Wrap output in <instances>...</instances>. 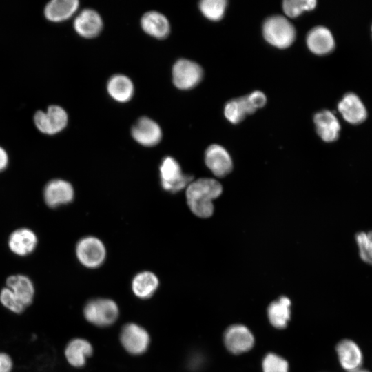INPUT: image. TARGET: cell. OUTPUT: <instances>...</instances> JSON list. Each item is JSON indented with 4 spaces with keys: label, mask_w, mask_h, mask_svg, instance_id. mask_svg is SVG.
Listing matches in <instances>:
<instances>
[{
    "label": "cell",
    "mask_w": 372,
    "mask_h": 372,
    "mask_svg": "<svg viewBox=\"0 0 372 372\" xmlns=\"http://www.w3.org/2000/svg\"><path fill=\"white\" fill-rule=\"evenodd\" d=\"M141 24L147 34L157 39L166 37L170 31L169 23L166 17L156 11L144 14Z\"/></svg>",
    "instance_id": "cell-23"
},
{
    "label": "cell",
    "mask_w": 372,
    "mask_h": 372,
    "mask_svg": "<svg viewBox=\"0 0 372 372\" xmlns=\"http://www.w3.org/2000/svg\"><path fill=\"white\" fill-rule=\"evenodd\" d=\"M338 360L348 372L359 369L362 363V353L358 344L351 340H343L336 346Z\"/></svg>",
    "instance_id": "cell-18"
},
{
    "label": "cell",
    "mask_w": 372,
    "mask_h": 372,
    "mask_svg": "<svg viewBox=\"0 0 372 372\" xmlns=\"http://www.w3.org/2000/svg\"><path fill=\"white\" fill-rule=\"evenodd\" d=\"M9 165V156L6 150L0 146V173L5 171Z\"/></svg>",
    "instance_id": "cell-34"
},
{
    "label": "cell",
    "mask_w": 372,
    "mask_h": 372,
    "mask_svg": "<svg viewBox=\"0 0 372 372\" xmlns=\"http://www.w3.org/2000/svg\"><path fill=\"white\" fill-rule=\"evenodd\" d=\"M75 254L78 261L85 267L96 269L105 261L106 249L103 242L94 236H85L76 243Z\"/></svg>",
    "instance_id": "cell-5"
},
{
    "label": "cell",
    "mask_w": 372,
    "mask_h": 372,
    "mask_svg": "<svg viewBox=\"0 0 372 372\" xmlns=\"http://www.w3.org/2000/svg\"><path fill=\"white\" fill-rule=\"evenodd\" d=\"M246 96L251 105L256 110L258 108L262 107L266 103V96L260 91H254Z\"/></svg>",
    "instance_id": "cell-32"
},
{
    "label": "cell",
    "mask_w": 372,
    "mask_h": 372,
    "mask_svg": "<svg viewBox=\"0 0 372 372\" xmlns=\"http://www.w3.org/2000/svg\"><path fill=\"white\" fill-rule=\"evenodd\" d=\"M226 6L225 0H203L199 3L203 14L211 21L220 20L224 15Z\"/></svg>",
    "instance_id": "cell-27"
},
{
    "label": "cell",
    "mask_w": 372,
    "mask_h": 372,
    "mask_svg": "<svg viewBox=\"0 0 372 372\" xmlns=\"http://www.w3.org/2000/svg\"><path fill=\"white\" fill-rule=\"evenodd\" d=\"M120 342L123 349L132 355L145 353L150 344V335L143 327L129 322L123 326L119 335Z\"/></svg>",
    "instance_id": "cell-7"
},
{
    "label": "cell",
    "mask_w": 372,
    "mask_h": 372,
    "mask_svg": "<svg viewBox=\"0 0 372 372\" xmlns=\"http://www.w3.org/2000/svg\"><path fill=\"white\" fill-rule=\"evenodd\" d=\"M159 171L162 187L171 193L186 189L193 180L192 176L183 173L179 163L171 156L163 159Z\"/></svg>",
    "instance_id": "cell-6"
},
{
    "label": "cell",
    "mask_w": 372,
    "mask_h": 372,
    "mask_svg": "<svg viewBox=\"0 0 372 372\" xmlns=\"http://www.w3.org/2000/svg\"><path fill=\"white\" fill-rule=\"evenodd\" d=\"M132 135L138 143L145 147H152L160 142L162 131L154 121L144 116L133 125Z\"/></svg>",
    "instance_id": "cell-15"
},
{
    "label": "cell",
    "mask_w": 372,
    "mask_h": 372,
    "mask_svg": "<svg viewBox=\"0 0 372 372\" xmlns=\"http://www.w3.org/2000/svg\"><path fill=\"white\" fill-rule=\"evenodd\" d=\"M262 368L263 372H288L289 364L283 358L269 353L263 358Z\"/></svg>",
    "instance_id": "cell-31"
},
{
    "label": "cell",
    "mask_w": 372,
    "mask_h": 372,
    "mask_svg": "<svg viewBox=\"0 0 372 372\" xmlns=\"http://www.w3.org/2000/svg\"><path fill=\"white\" fill-rule=\"evenodd\" d=\"M350 372H369V371L366 370V369H357V370H355V371H350Z\"/></svg>",
    "instance_id": "cell-35"
},
{
    "label": "cell",
    "mask_w": 372,
    "mask_h": 372,
    "mask_svg": "<svg viewBox=\"0 0 372 372\" xmlns=\"http://www.w3.org/2000/svg\"><path fill=\"white\" fill-rule=\"evenodd\" d=\"M316 6L315 0H286L282 8L286 15L296 17L304 11L313 10Z\"/></svg>",
    "instance_id": "cell-30"
},
{
    "label": "cell",
    "mask_w": 372,
    "mask_h": 372,
    "mask_svg": "<svg viewBox=\"0 0 372 372\" xmlns=\"http://www.w3.org/2000/svg\"><path fill=\"white\" fill-rule=\"evenodd\" d=\"M14 366L12 357L8 352L0 351V372H12Z\"/></svg>",
    "instance_id": "cell-33"
},
{
    "label": "cell",
    "mask_w": 372,
    "mask_h": 372,
    "mask_svg": "<svg viewBox=\"0 0 372 372\" xmlns=\"http://www.w3.org/2000/svg\"><path fill=\"white\" fill-rule=\"evenodd\" d=\"M37 234L28 227H20L12 231L8 238V247L15 256L26 257L37 247Z\"/></svg>",
    "instance_id": "cell-11"
},
{
    "label": "cell",
    "mask_w": 372,
    "mask_h": 372,
    "mask_svg": "<svg viewBox=\"0 0 372 372\" xmlns=\"http://www.w3.org/2000/svg\"><path fill=\"white\" fill-rule=\"evenodd\" d=\"M5 286L9 288L15 297L28 309L35 299L36 288L33 280L23 273L8 276Z\"/></svg>",
    "instance_id": "cell-12"
},
{
    "label": "cell",
    "mask_w": 372,
    "mask_h": 372,
    "mask_svg": "<svg viewBox=\"0 0 372 372\" xmlns=\"http://www.w3.org/2000/svg\"><path fill=\"white\" fill-rule=\"evenodd\" d=\"M314 123L320 137L325 142L337 140L340 125L336 116L329 110H323L314 116Z\"/></svg>",
    "instance_id": "cell-19"
},
{
    "label": "cell",
    "mask_w": 372,
    "mask_h": 372,
    "mask_svg": "<svg viewBox=\"0 0 372 372\" xmlns=\"http://www.w3.org/2000/svg\"><path fill=\"white\" fill-rule=\"evenodd\" d=\"M0 304L6 310L14 315L23 314L27 309L11 290L6 286L0 289Z\"/></svg>",
    "instance_id": "cell-28"
},
{
    "label": "cell",
    "mask_w": 372,
    "mask_h": 372,
    "mask_svg": "<svg viewBox=\"0 0 372 372\" xmlns=\"http://www.w3.org/2000/svg\"><path fill=\"white\" fill-rule=\"evenodd\" d=\"M83 315L91 324L104 328L116 322L119 316V308L117 303L110 298H96L85 304Z\"/></svg>",
    "instance_id": "cell-2"
},
{
    "label": "cell",
    "mask_w": 372,
    "mask_h": 372,
    "mask_svg": "<svg viewBox=\"0 0 372 372\" xmlns=\"http://www.w3.org/2000/svg\"><path fill=\"white\" fill-rule=\"evenodd\" d=\"M256 110L251 105L247 96L232 99L227 103L224 109L226 118L231 123L240 122L246 114L254 112Z\"/></svg>",
    "instance_id": "cell-26"
},
{
    "label": "cell",
    "mask_w": 372,
    "mask_h": 372,
    "mask_svg": "<svg viewBox=\"0 0 372 372\" xmlns=\"http://www.w3.org/2000/svg\"><path fill=\"white\" fill-rule=\"evenodd\" d=\"M73 25L80 36L84 38H93L101 32L103 21L95 10L85 9L76 17Z\"/></svg>",
    "instance_id": "cell-16"
},
{
    "label": "cell",
    "mask_w": 372,
    "mask_h": 372,
    "mask_svg": "<svg viewBox=\"0 0 372 372\" xmlns=\"http://www.w3.org/2000/svg\"><path fill=\"white\" fill-rule=\"evenodd\" d=\"M33 121L40 132L52 136L61 132L66 127L68 116L62 107L51 105L48 107L46 112L37 110L33 116Z\"/></svg>",
    "instance_id": "cell-4"
},
{
    "label": "cell",
    "mask_w": 372,
    "mask_h": 372,
    "mask_svg": "<svg viewBox=\"0 0 372 372\" xmlns=\"http://www.w3.org/2000/svg\"><path fill=\"white\" fill-rule=\"evenodd\" d=\"M262 33L265 40L278 48L291 45L296 37L293 25L284 17L273 16L264 23Z\"/></svg>",
    "instance_id": "cell-3"
},
{
    "label": "cell",
    "mask_w": 372,
    "mask_h": 372,
    "mask_svg": "<svg viewBox=\"0 0 372 372\" xmlns=\"http://www.w3.org/2000/svg\"><path fill=\"white\" fill-rule=\"evenodd\" d=\"M355 242L360 258L364 262L372 265V231L357 233Z\"/></svg>",
    "instance_id": "cell-29"
},
{
    "label": "cell",
    "mask_w": 372,
    "mask_h": 372,
    "mask_svg": "<svg viewBox=\"0 0 372 372\" xmlns=\"http://www.w3.org/2000/svg\"><path fill=\"white\" fill-rule=\"evenodd\" d=\"M203 77V70L196 63L187 59L178 60L172 68L174 85L180 90L195 87Z\"/></svg>",
    "instance_id": "cell-9"
},
{
    "label": "cell",
    "mask_w": 372,
    "mask_h": 372,
    "mask_svg": "<svg viewBox=\"0 0 372 372\" xmlns=\"http://www.w3.org/2000/svg\"><path fill=\"white\" fill-rule=\"evenodd\" d=\"M107 90L113 99L120 103H125L130 100L133 96L134 85L127 76L123 74H116L108 81Z\"/></svg>",
    "instance_id": "cell-25"
},
{
    "label": "cell",
    "mask_w": 372,
    "mask_h": 372,
    "mask_svg": "<svg viewBox=\"0 0 372 372\" xmlns=\"http://www.w3.org/2000/svg\"><path fill=\"white\" fill-rule=\"evenodd\" d=\"M159 286L158 277L149 271H143L134 276L132 280L134 295L141 300H147L154 296Z\"/></svg>",
    "instance_id": "cell-22"
},
{
    "label": "cell",
    "mask_w": 372,
    "mask_h": 372,
    "mask_svg": "<svg viewBox=\"0 0 372 372\" xmlns=\"http://www.w3.org/2000/svg\"><path fill=\"white\" fill-rule=\"evenodd\" d=\"M223 192L221 184L214 178H200L192 180L186 187L185 196L189 208L198 217H210L214 210L213 200Z\"/></svg>",
    "instance_id": "cell-1"
},
{
    "label": "cell",
    "mask_w": 372,
    "mask_h": 372,
    "mask_svg": "<svg viewBox=\"0 0 372 372\" xmlns=\"http://www.w3.org/2000/svg\"><path fill=\"white\" fill-rule=\"evenodd\" d=\"M307 45L313 53L324 55L331 52L335 47L334 38L331 31L325 27L318 26L309 31Z\"/></svg>",
    "instance_id": "cell-20"
},
{
    "label": "cell",
    "mask_w": 372,
    "mask_h": 372,
    "mask_svg": "<svg viewBox=\"0 0 372 372\" xmlns=\"http://www.w3.org/2000/svg\"><path fill=\"white\" fill-rule=\"evenodd\" d=\"M205 162L211 172L217 177L227 175L232 169V160L228 152L222 146L213 144L205 153Z\"/></svg>",
    "instance_id": "cell-13"
},
{
    "label": "cell",
    "mask_w": 372,
    "mask_h": 372,
    "mask_svg": "<svg viewBox=\"0 0 372 372\" xmlns=\"http://www.w3.org/2000/svg\"><path fill=\"white\" fill-rule=\"evenodd\" d=\"M223 341L227 349L238 355L249 351L254 344V337L243 324H233L225 331Z\"/></svg>",
    "instance_id": "cell-10"
},
{
    "label": "cell",
    "mask_w": 372,
    "mask_h": 372,
    "mask_svg": "<svg viewBox=\"0 0 372 372\" xmlns=\"http://www.w3.org/2000/svg\"><path fill=\"white\" fill-rule=\"evenodd\" d=\"M90 342L83 338H74L65 346L63 355L67 363L75 369L83 367L88 358L93 354Z\"/></svg>",
    "instance_id": "cell-14"
},
{
    "label": "cell",
    "mask_w": 372,
    "mask_h": 372,
    "mask_svg": "<svg viewBox=\"0 0 372 372\" xmlns=\"http://www.w3.org/2000/svg\"><path fill=\"white\" fill-rule=\"evenodd\" d=\"M74 198L72 185L61 178L49 180L43 189V198L45 204L51 209L70 203Z\"/></svg>",
    "instance_id": "cell-8"
},
{
    "label": "cell",
    "mask_w": 372,
    "mask_h": 372,
    "mask_svg": "<svg viewBox=\"0 0 372 372\" xmlns=\"http://www.w3.org/2000/svg\"><path fill=\"white\" fill-rule=\"evenodd\" d=\"M79 5L77 0H52L45 6L44 17L54 23L64 21L76 12Z\"/></svg>",
    "instance_id": "cell-21"
},
{
    "label": "cell",
    "mask_w": 372,
    "mask_h": 372,
    "mask_svg": "<svg viewBox=\"0 0 372 372\" xmlns=\"http://www.w3.org/2000/svg\"><path fill=\"white\" fill-rule=\"evenodd\" d=\"M338 108L344 119L351 124L363 122L367 116L364 103L354 93L346 94L339 102Z\"/></svg>",
    "instance_id": "cell-17"
},
{
    "label": "cell",
    "mask_w": 372,
    "mask_h": 372,
    "mask_svg": "<svg viewBox=\"0 0 372 372\" xmlns=\"http://www.w3.org/2000/svg\"><path fill=\"white\" fill-rule=\"evenodd\" d=\"M267 316L271 324L282 329L287 327L291 318V300L288 297L281 296L270 303Z\"/></svg>",
    "instance_id": "cell-24"
}]
</instances>
